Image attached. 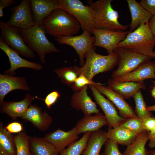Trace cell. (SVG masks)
<instances>
[{"instance_id":"35","label":"cell","mask_w":155,"mask_h":155,"mask_svg":"<svg viewBox=\"0 0 155 155\" xmlns=\"http://www.w3.org/2000/svg\"><path fill=\"white\" fill-rule=\"evenodd\" d=\"M97 83L89 80L84 75L82 74L78 76L71 86V88L74 92L82 90L86 85H94Z\"/></svg>"},{"instance_id":"39","label":"cell","mask_w":155,"mask_h":155,"mask_svg":"<svg viewBox=\"0 0 155 155\" xmlns=\"http://www.w3.org/2000/svg\"><path fill=\"white\" fill-rule=\"evenodd\" d=\"M5 127L6 129L11 133H18L22 132L23 129L22 124L17 122L10 123Z\"/></svg>"},{"instance_id":"16","label":"cell","mask_w":155,"mask_h":155,"mask_svg":"<svg viewBox=\"0 0 155 155\" xmlns=\"http://www.w3.org/2000/svg\"><path fill=\"white\" fill-rule=\"evenodd\" d=\"M88 85L85 86L80 91L74 92L71 97L70 104L77 111L81 110L84 115L96 114L99 112L96 103L88 95Z\"/></svg>"},{"instance_id":"14","label":"cell","mask_w":155,"mask_h":155,"mask_svg":"<svg viewBox=\"0 0 155 155\" xmlns=\"http://www.w3.org/2000/svg\"><path fill=\"white\" fill-rule=\"evenodd\" d=\"M0 49L7 56L10 64V68L4 71L5 74L13 75L15 71L20 68H27L39 70L42 69V65L39 63L31 62L21 57L19 54L6 44L0 38Z\"/></svg>"},{"instance_id":"7","label":"cell","mask_w":155,"mask_h":155,"mask_svg":"<svg viewBox=\"0 0 155 155\" xmlns=\"http://www.w3.org/2000/svg\"><path fill=\"white\" fill-rule=\"evenodd\" d=\"M58 7L71 14L79 22L83 31L91 35L94 28L93 11L89 5H84L79 0H57Z\"/></svg>"},{"instance_id":"1","label":"cell","mask_w":155,"mask_h":155,"mask_svg":"<svg viewBox=\"0 0 155 155\" xmlns=\"http://www.w3.org/2000/svg\"><path fill=\"white\" fill-rule=\"evenodd\" d=\"M46 33L57 38L75 34L81 27L78 21L70 13L57 8L44 19L40 25Z\"/></svg>"},{"instance_id":"41","label":"cell","mask_w":155,"mask_h":155,"mask_svg":"<svg viewBox=\"0 0 155 155\" xmlns=\"http://www.w3.org/2000/svg\"><path fill=\"white\" fill-rule=\"evenodd\" d=\"M15 0H0V18L4 16L3 9L5 7L10 6L15 3Z\"/></svg>"},{"instance_id":"40","label":"cell","mask_w":155,"mask_h":155,"mask_svg":"<svg viewBox=\"0 0 155 155\" xmlns=\"http://www.w3.org/2000/svg\"><path fill=\"white\" fill-rule=\"evenodd\" d=\"M142 119L145 130L149 132L152 131L155 127V118L151 116Z\"/></svg>"},{"instance_id":"48","label":"cell","mask_w":155,"mask_h":155,"mask_svg":"<svg viewBox=\"0 0 155 155\" xmlns=\"http://www.w3.org/2000/svg\"><path fill=\"white\" fill-rule=\"evenodd\" d=\"M29 155H34V154H33L31 153V152H30V154H29Z\"/></svg>"},{"instance_id":"3","label":"cell","mask_w":155,"mask_h":155,"mask_svg":"<svg viewBox=\"0 0 155 155\" xmlns=\"http://www.w3.org/2000/svg\"><path fill=\"white\" fill-rule=\"evenodd\" d=\"M155 36L150 30L148 23L143 24L133 31L129 32L117 47L132 50L154 58Z\"/></svg>"},{"instance_id":"19","label":"cell","mask_w":155,"mask_h":155,"mask_svg":"<svg viewBox=\"0 0 155 155\" xmlns=\"http://www.w3.org/2000/svg\"><path fill=\"white\" fill-rule=\"evenodd\" d=\"M34 98L28 93L24 99L20 101H4L0 104V113L6 114L13 119L21 118L26 113Z\"/></svg>"},{"instance_id":"24","label":"cell","mask_w":155,"mask_h":155,"mask_svg":"<svg viewBox=\"0 0 155 155\" xmlns=\"http://www.w3.org/2000/svg\"><path fill=\"white\" fill-rule=\"evenodd\" d=\"M107 84L109 88L119 94L125 99L133 97L135 94L141 89L146 88L144 82H121L111 78L108 80Z\"/></svg>"},{"instance_id":"27","label":"cell","mask_w":155,"mask_h":155,"mask_svg":"<svg viewBox=\"0 0 155 155\" xmlns=\"http://www.w3.org/2000/svg\"><path fill=\"white\" fill-rule=\"evenodd\" d=\"M108 140L105 131L100 130L92 132L82 155H100L101 148Z\"/></svg>"},{"instance_id":"20","label":"cell","mask_w":155,"mask_h":155,"mask_svg":"<svg viewBox=\"0 0 155 155\" xmlns=\"http://www.w3.org/2000/svg\"><path fill=\"white\" fill-rule=\"evenodd\" d=\"M30 89L28 82L24 77L0 74V104L4 102L6 95L16 90L25 91Z\"/></svg>"},{"instance_id":"37","label":"cell","mask_w":155,"mask_h":155,"mask_svg":"<svg viewBox=\"0 0 155 155\" xmlns=\"http://www.w3.org/2000/svg\"><path fill=\"white\" fill-rule=\"evenodd\" d=\"M60 97L59 92L57 90L53 91L49 94L44 99V102L47 107L51 108L58 98Z\"/></svg>"},{"instance_id":"34","label":"cell","mask_w":155,"mask_h":155,"mask_svg":"<svg viewBox=\"0 0 155 155\" xmlns=\"http://www.w3.org/2000/svg\"><path fill=\"white\" fill-rule=\"evenodd\" d=\"M121 126L124 127L139 134L145 131L142 119L138 117L127 119Z\"/></svg>"},{"instance_id":"46","label":"cell","mask_w":155,"mask_h":155,"mask_svg":"<svg viewBox=\"0 0 155 155\" xmlns=\"http://www.w3.org/2000/svg\"><path fill=\"white\" fill-rule=\"evenodd\" d=\"M154 134H155V127L152 131L148 133V136Z\"/></svg>"},{"instance_id":"38","label":"cell","mask_w":155,"mask_h":155,"mask_svg":"<svg viewBox=\"0 0 155 155\" xmlns=\"http://www.w3.org/2000/svg\"><path fill=\"white\" fill-rule=\"evenodd\" d=\"M139 3L152 16L155 14V0H141Z\"/></svg>"},{"instance_id":"9","label":"cell","mask_w":155,"mask_h":155,"mask_svg":"<svg viewBox=\"0 0 155 155\" xmlns=\"http://www.w3.org/2000/svg\"><path fill=\"white\" fill-rule=\"evenodd\" d=\"M54 39L59 44H66L75 49L79 56L81 66L85 63L84 58L87 53L94 47L95 41V36H91L86 31H83L82 34L77 36H63Z\"/></svg>"},{"instance_id":"10","label":"cell","mask_w":155,"mask_h":155,"mask_svg":"<svg viewBox=\"0 0 155 155\" xmlns=\"http://www.w3.org/2000/svg\"><path fill=\"white\" fill-rule=\"evenodd\" d=\"M8 10L11 14L9 20L6 22L7 25L22 30L29 28L35 25L31 12L30 0H23L20 4Z\"/></svg>"},{"instance_id":"21","label":"cell","mask_w":155,"mask_h":155,"mask_svg":"<svg viewBox=\"0 0 155 155\" xmlns=\"http://www.w3.org/2000/svg\"><path fill=\"white\" fill-rule=\"evenodd\" d=\"M148 78L155 79V61L145 63L127 75L113 79L119 82H140Z\"/></svg>"},{"instance_id":"31","label":"cell","mask_w":155,"mask_h":155,"mask_svg":"<svg viewBox=\"0 0 155 155\" xmlns=\"http://www.w3.org/2000/svg\"><path fill=\"white\" fill-rule=\"evenodd\" d=\"M17 155H29V136L25 132H22L14 136Z\"/></svg>"},{"instance_id":"42","label":"cell","mask_w":155,"mask_h":155,"mask_svg":"<svg viewBox=\"0 0 155 155\" xmlns=\"http://www.w3.org/2000/svg\"><path fill=\"white\" fill-rule=\"evenodd\" d=\"M148 27L155 36V14L152 16L148 23Z\"/></svg>"},{"instance_id":"43","label":"cell","mask_w":155,"mask_h":155,"mask_svg":"<svg viewBox=\"0 0 155 155\" xmlns=\"http://www.w3.org/2000/svg\"><path fill=\"white\" fill-rule=\"evenodd\" d=\"M149 142L148 146L151 148H155V134L148 136Z\"/></svg>"},{"instance_id":"5","label":"cell","mask_w":155,"mask_h":155,"mask_svg":"<svg viewBox=\"0 0 155 155\" xmlns=\"http://www.w3.org/2000/svg\"><path fill=\"white\" fill-rule=\"evenodd\" d=\"M18 29L26 43L32 51L37 53L41 63H45L46 54L60 52L54 44L48 39L41 25H35L25 30Z\"/></svg>"},{"instance_id":"28","label":"cell","mask_w":155,"mask_h":155,"mask_svg":"<svg viewBox=\"0 0 155 155\" xmlns=\"http://www.w3.org/2000/svg\"><path fill=\"white\" fill-rule=\"evenodd\" d=\"M0 155H17L14 136L0 122Z\"/></svg>"},{"instance_id":"17","label":"cell","mask_w":155,"mask_h":155,"mask_svg":"<svg viewBox=\"0 0 155 155\" xmlns=\"http://www.w3.org/2000/svg\"><path fill=\"white\" fill-rule=\"evenodd\" d=\"M30 3L32 15L36 25H40L58 7L57 0H30Z\"/></svg>"},{"instance_id":"6","label":"cell","mask_w":155,"mask_h":155,"mask_svg":"<svg viewBox=\"0 0 155 155\" xmlns=\"http://www.w3.org/2000/svg\"><path fill=\"white\" fill-rule=\"evenodd\" d=\"M114 53L117 56L118 62L117 69L111 74L113 79L127 75L151 58L132 50L121 47H117Z\"/></svg>"},{"instance_id":"26","label":"cell","mask_w":155,"mask_h":155,"mask_svg":"<svg viewBox=\"0 0 155 155\" xmlns=\"http://www.w3.org/2000/svg\"><path fill=\"white\" fill-rule=\"evenodd\" d=\"M30 151L34 155H59L55 147L43 137L29 136Z\"/></svg>"},{"instance_id":"32","label":"cell","mask_w":155,"mask_h":155,"mask_svg":"<svg viewBox=\"0 0 155 155\" xmlns=\"http://www.w3.org/2000/svg\"><path fill=\"white\" fill-rule=\"evenodd\" d=\"M54 72L60 78L61 82L68 86H71L78 77L77 72L71 66L56 69Z\"/></svg>"},{"instance_id":"25","label":"cell","mask_w":155,"mask_h":155,"mask_svg":"<svg viewBox=\"0 0 155 155\" xmlns=\"http://www.w3.org/2000/svg\"><path fill=\"white\" fill-rule=\"evenodd\" d=\"M138 134L126 127L119 126L108 129L107 138L118 145L127 146L135 140Z\"/></svg>"},{"instance_id":"23","label":"cell","mask_w":155,"mask_h":155,"mask_svg":"<svg viewBox=\"0 0 155 155\" xmlns=\"http://www.w3.org/2000/svg\"><path fill=\"white\" fill-rule=\"evenodd\" d=\"M131 16L129 32H131L143 24L148 23L152 16L135 0H127Z\"/></svg>"},{"instance_id":"45","label":"cell","mask_w":155,"mask_h":155,"mask_svg":"<svg viewBox=\"0 0 155 155\" xmlns=\"http://www.w3.org/2000/svg\"><path fill=\"white\" fill-rule=\"evenodd\" d=\"M154 85L151 91V94L152 96L155 98V82H154Z\"/></svg>"},{"instance_id":"44","label":"cell","mask_w":155,"mask_h":155,"mask_svg":"<svg viewBox=\"0 0 155 155\" xmlns=\"http://www.w3.org/2000/svg\"><path fill=\"white\" fill-rule=\"evenodd\" d=\"M147 110L150 112L155 111V105L147 106Z\"/></svg>"},{"instance_id":"33","label":"cell","mask_w":155,"mask_h":155,"mask_svg":"<svg viewBox=\"0 0 155 155\" xmlns=\"http://www.w3.org/2000/svg\"><path fill=\"white\" fill-rule=\"evenodd\" d=\"M135 105V111L137 117L141 119L151 116L150 112L147 109V106L143 95L140 90L133 96Z\"/></svg>"},{"instance_id":"36","label":"cell","mask_w":155,"mask_h":155,"mask_svg":"<svg viewBox=\"0 0 155 155\" xmlns=\"http://www.w3.org/2000/svg\"><path fill=\"white\" fill-rule=\"evenodd\" d=\"M103 152L100 155H123L119 149L118 144L108 139L104 144Z\"/></svg>"},{"instance_id":"13","label":"cell","mask_w":155,"mask_h":155,"mask_svg":"<svg viewBox=\"0 0 155 155\" xmlns=\"http://www.w3.org/2000/svg\"><path fill=\"white\" fill-rule=\"evenodd\" d=\"M93 85L100 93L105 96L116 106L121 117L126 119L138 117L132 107L119 94L102 84L97 83Z\"/></svg>"},{"instance_id":"11","label":"cell","mask_w":155,"mask_h":155,"mask_svg":"<svg viewBox=\"0 0 155 155\" xmlns=\"http://www.w3.org/2000/svg\"><path fill=\"white\" fill-rule=\"evenodd\" d=\"M128 33V31H115L94 28L92 31L95 38L93 46L104 48L108 55L113 54L118 44L125 39Z\"/></svg>"},{"instance_id":"30","label":"cell","mask_w":155,"mask_h":155,"mask_svg":"<svg viewBox=\"0 0 155 155\" xmlns=\"http://www.w3.org/2000/svg\"><path fill=\"white\" fill-rule=\"evenodd\" d=\"M91 133L88 132L84 133L79 140L62 151L59 155H81L86 147Z\"/></svg>"},{"instance_id":"18","label":"cell","mask_w":155,"mask_h":155,"mask_svg":"<svg viewBox=\"0 0 155 155\" xmlns=\"http://www.w3.org/2000/svg\"><path fill=\"white\" fill-rule=\"evenodd\" d=\"M31 123L40 131L47 130L53 122L52 117L48 113L44 112L41 108L35 104H31L25 115L21 118Z\"/></svg>"},{"instance_id":"4","label":"cell","mask_w":155,"mask_h":155,"mask_svg":"<svg viewBox=\"0 0 155 155\" xmlns=\"http://www.w3.org/2000/svg\"><path fill=\"white\" fill-rule=\"evenodd\" d=\"M95 49L94 46L86 54V60L83 66L75 65L73 67L78 76L82 74L92 80L96 74L110 71L118 65V59L115 53L103 55L97 53Z\"/></svg>"},{"instance_id":"22","label":"cell","mask_w":155,"mask_h":155,"mask_svg":"<svg viewBox=\"0 0 155 155\" xmlns=\"http://www.w3.org/2000/svg\"><path fill=\"white\" fill-rule=\"evenodd\" d=\"M108 125L105 116L99 112L92 116L84 115L76 123L75 127L78 135L88 132L97 131L104 125Z\"/></svg>"},{"instance_id":"12","label":"cell","mask_w":155,"mask_h":155,"mask_svg":"<svg viewBox=\"0 0 155 155\" xmlns=\"http://www.w3.org/2000/svg\"><path fill=\"white\" fill-rule=\"evenodd\" d=\"M96 103L100 106L106 118L109 129L120 126L127 119L119 116L114 104L105 98L93 85L88 86Z\"/></svg>"},{"instance_id":"15","label":"cell","mask_w":155,"mask_h":155,"mask_svg":"<svg viewBox=\"0 0 155 155\" xmlns=\"http://www.w3.org/2000/svg\"><path fill=\"white\" fill-rule=\"evenodd\" d=\"M75 127L68 131L58 129L46 134L44 138L54 146L60 153L66 147L76 142L79 138Z\"/></svg>"},{"instance_id":"49","label":"cell","mask_w":155,"mask_h":155,"mask_svg":"<svg viewBox=\"0 0 155 155\" xmlns=\"http://www.w3.org/2000/svg\"><path fill=\"white\" fill-rule=\"evenodd\" d=\"M154 58H155V49L154 50Z\"/></svg>"},{"instance_id":"47","label":"cell","mask_w":155,"mask_h":155,"mask_svg":"<svg viewBox=\"0 0 155 155\" xmlns=\"http://www.w3.org/2000/svg\"><path fill=\"white\" fill-rule=\"evenodd\" d=\"M149 155H155V150L152 151L151 153Z\"/></svg>"},{"instance_id":"8","label":"cell","mask_w":155,"mask_h":155,"mask_svg":"<svg viewBox=\"0 0 155 155\" xmlns=\"http://www.w3.org/2000/svg\"><path fill=\"white\" fill-rule=\"evenodd\" d=\"M1 35L0 38L6 44L19 55L26 57L33 58L35 55L26 45L18 28L7 25L0 21Z\"/></svg>"},{"instance_id":"29","label":"cell","mask_w":155,"mask_h":155,"mask_svg":"<svg viewBox=\"0 0 155 155\" xmlns=\"http://www.w3.org/2000/svg\"><path fill=\"white\" fill-rule=\"evenodd\" d=\"M148 140L147 131L139 133L134 141L127 146L123 155H147L145 145Z\"/></svg>"},{"instance_id":"2","label":"cell","mask_w":155,"mask_h":155,"mask_svg":"<svg viewBox=\"0 0 155 155\" xmlns=\"http://www.w3.org/2000/svg\"><path fill=\"white\" fill-rule=\"evenodd\" d=\"M112 0H89L88 3L94 16V28L115 31H125L129 25H123L118 21V12L111 5Z\"/></svg>"}]
</instances>
